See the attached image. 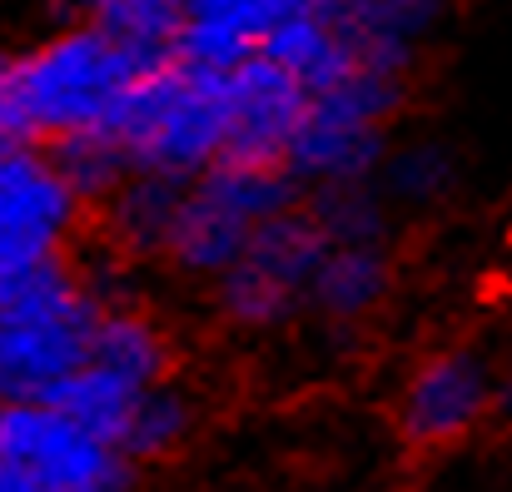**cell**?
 I'll list each match as a JSON object with an SVG mask.
<instances>
[{"label": "cell", "instance_id": "cell-1", "mask_svg": "<svg viewBox=\"0 0 512 492\" xmlns=\"http://www.w3.org/2000/svg\"><path fill=\"white\" fill-rule=\"evenodd\" d=\"M95 319L100 299L75 259L0 279V403H50L90 363Z\"/></svg>", "mask_w": 512, "mask_h": 492}, {"label": "cell", "instance_id": "cell-2", "mask_svg": "<svg viewBox=\"0 0 512 492\" xmlns=\"http://www.w3.org/2000/svg\"><path fill=\"white\" fill-rule=\"evenodd\" d=\"M150 70L135 50H125L115 35H105L90 20H70L35 45L15 50V85L20 110L35 145H55L70 135L110 130L135 80Z\"/></svg>", "mask_w": 512, "mask_h": 492}, {"label": "cell", "instance_id": "cell-3", "mask_svg": "<svg viewBox=\"0 0 512 492\" xmlns=\"http://www.w3.org/2000/svg\"><path fill=\"white\" fill-rule=\"evenodd\" d=\"M110 135L120 140L130 174L194 184L229 150L224 80L194 75L174 60H160L135 80V90L125 95Z\"/></svg>", "mask_w": 512, "mask_h": 492}, {"label": "cell", "instance_id": "cell-4", "mask_svg": "<svg viewBox=\"0 0 512 492\" xmlns=\"http://www.w3.org/2000/svg\"><path fill=\"white\" fill-rule=\"evenodd\" d=\"M289 209H299V179L289 169L219 160L184 189L165 264L189 284H214L239 264L249 239Z\"/></svg>", "mask_w": 512, "mask_h": 492}, {"label": "cell", "instance_id": "cell-5", "mask_svg": "<svg viewBox=\"0 0 512 492\" xmlns=\"http://www.w3.org/2000/svg\"><path fill=\"white\" fill-rule=\"evenodd\" d=\"M329 254V234L314 219V209H289L269 219L239 264L214 279V309L219 319L239 333H274L299 309H309V284Z\"/></svg>", "mask_w": 512, "mask_h": 492}, {"label": "cell", "instance_id": "cell-6", "mask_svg": "<svg viewBox=\"0 0 512 492\" xmlns=\"http://www.w3.org/2000/svg\"><path fill=\"white\" fill-rule=\"evenodd\" d=\"M398 75L383 70H358L343 85L314 95L294 150L284 169L299 184L334 189V184H368L373 169H383V125L398 110Z\"/></svg>", "mask_w": 512, "mask_h": 492}, {"label": "cell", "instance_id": "cell-7", "mask_svg": "<svg viewBox=\"0 0 512 492\" xmlns=\"http://www.w3.org/2000/svg\"><path fill=\"white\" fill-rule=\"evenodd\" d=\"M0 473L35 492H135V463L55 403H0Z\"/></svg>", "mask_w": 512, "mask_h": 492}, {"label": "cell", "instance_id": "cell-8", "mask_svg": "<svg viewBox=\"0 0 512 492\" xmlns=\"http://www.w3.org/2000/svg\"><path fill=\"white\" fill-rule=\"evenodd\" d=\"M85 214L45 145H0V279L75 259Z\"/></svg>", "mask_w": 512, "mask_h": 492}, {"label": "cell", "instance_id": "cell-9", "mask_svg": "<svg viewBox=\"0 0 512 492\" xmlns=\"http://www.w3.org/2000/svg\"><path fill=\"white\" fill-rule=\"evenodd\" d=\"M498 393L503 383L483 353L438 348L408 373L398 393V433L413 448H453L498 408Z\"/></svg>", "mask_w": 512, "mask_h": 492}, {"label": "cell", "instance_id": "cell-10", "mask_svg": "<svg viewBox=\"0 0 512 492\" xmlns=\"http://www.w3.org/2000/svg\"><path fill=\"white\" fill-rule=\"evenodd\" d=\"M309 105H314V95L284 65H274L269 55H249L224 80V110H229V150H224V160L284 169Z\"/></svg>", "mask_w": 512, "mask_h": 492}, {"label": "cell", "instance_id": "cell-11", "mask_svg": "<svg viewBox=\"0 0 512 492\" xmlns=\"http://www.w3.org/2000/svg\"><path fill=\"white\" fill-rule=\"evenodd\" d=\"M324 15L358 50L363 70L403 75L418 45L438 30L443 0H324Z\"/></svg>", "mask_w": 512, "mask_h": 492}, {"label": "cell", "instance_id": "cell-12", "mask_svg": "<svg viewBox=\"0 0 512 492\" xmlns=\"http://www.w3.org/2000/svg\"><path fill=\"white\" fill-rule=\"evenodd\" d=\"M184 189L189 184H179V179L130 174L95 209V234H100L105 254H115L125 264H165V249H170Z\"/></svg>", "mask_w": 512, "mask_h": 492}, {"label": "cell", "instance_id": "cell-13", "mask_svg": "<svg viewBox=\"0 0 512 492\" xmlns=\"http://www.w3.org/2000/svg\"><path fill=\"white\" fill-rule=\"evenodd\" d=\"M90 363L130 378L135 388H155V383L174 378V338L170 328L160 324V314L130 294V299L100 304L95 338H90Z\"/></svg>", "mask_w": 512, "mask_h": 492}, {"label": "cell", "instance_id": "cell-14", "mask_svg": "<svg viewBox=\"0 0 512 492\" xmlns=\"http://www.w3.org/2000/svg\"><path fill=\"white\" fill-rule=\"evenodd\" d=\"M388 284H393V264L383 244H329L309 284V314L329 324H358L388 299Z\"/></svg>", "mask_w": 512, "mask_h": 492}, {"label": "cell", "instance_id": "cell-15", "mask_svg": "<svg viewBox=\"0 0 512 492\" xmlns=\"http://www.w3.org/2000/svg\"><path fill=\"white\" fill-rule=\"evenodd\" d=\"M259 55H269L274 65H284L309 95H324V90H334L348 75L363 70V65H358V50L343 40V30L324 15V5H319L314 15L284 25Z\"/></svg>", "mask_w": 512, "mask_h": 492}, {"label": "cell", "instance_id": "cell-16", "mask_svg": "<svg viewBox=\"0 0 512 492\" xmlns=\"http://www.w3.org/2000/svg\"><path fill=\"white\" fill-rule=\"evenodd\" d=\"M194 428H199V403H194V393L184 388V383H155V388H145L140 393V403H135V413H130V428H125V438H120V453L135 463V468H145V463H165L174 458L189 438H194Z\"/></svg>", "mask_w": 512, "mask_h": 492}, {"label": "cell", "instance_id": "cell-17", "mask_svg": "<svg viewBox=\"0 0 512 492\" xmlns=\"http://www.w3.org/2000/svg\"><path fill=\"white\" fill-rule=\"evenodd\" d=\"M75 15L100 25L105 35H115L125 50H135L150 65L170 60L174 40L189 20L184 0H75Z\"/></svg>", "mask_w": 512, "mask_h": 492}, {"label": "cell", "instance_id": "cell-18", "mask_svg": "<svg viewBox=\"0 0 512 492\" xmlns=\"http://www.w3.org/2000/svg\"><path fill=\"white\" fill-rule=\"evenodd\" d=\"M140 393H145V388H135L130 378H120V373H110V368H100V363H85L50 403H55L60 413H70L80 428H90L95 438H105V443L120 448Z\"/></svg>", "mask_w": 512, "mask_h": 492}, {"label": "cell", "instance_id": "cell-19", "mask_svg": "<svg viewBox=\"0 0 512 492\" xmlns=\"http://www.w3.org/2000/svg\"><path fill=\"white\" fill-rule=\"evenodd\" d=\"M55 169L65 174V184L75 189V199L95 214L125 179H130V160L120 150V140L110 130H90V135H70V140H55L45 145Z\"/></svg>", "mask_w": 512, "mask_h": 492}, {"label": "cell", "instance_id": "cell-20", "mask_svg": "<svg viewBox=\"0 0 512 492\" xmlns=\"http://www.w3.org/2000/svg\"><path fill=\"white\" fill-rule=\"evenodd\" d=\"M324 0H184L194 25H214L224 35H234L239 45H249L254 55L294 20L314 15Z\"/></svg>", "mask_w": 512, "mask_h": 492}, {"label": "cell", "instance_id": "cell-21", "mask_svg": "<svg viewBox=\"0 0 512 492\" xmlns=\"http://www.w3.org/2000/svg\"><path fill=\"white\" fill-rule=\"evenodd\" d=\"M314 219L329 244H383V199L368 184H334L314 194Z\"/></svg>", "mask_w": 512, "mask_h": 492}, {"label": "cell", "instance_id": "cell-22", "mask_svg": "<svg viewBox=\"0 0 512 492\" xmlns=\"http://www.w3.org/2000/svg\"><path fill=\"white\" fill-rule=\"evenodd\" d=\"M453 164L438 145H408L393 160H383V194L398 204H428L448 189Z\"/></svg>", "mask_w": 512, "mask_h": 492}, {"label": "cell", "instance_id": "cell-23", "mask_svg": "<svg viewBox=\"0 0 512 492\" xmlns=\"http://www.w3.org/2000/svg\"><path fill=\"white\" fill-rule=\"evenodd\" d=\"M30 140L25 110H20V85H15V50H0V145Z\"/></svg>", "mask_w": 512, "mask_h": 492}, {"label": "cell", "instance_id": "cell-24", "mask_svg": "<svg viewBox=\"0 0 512 492\" xmlns=\"http://www.w3.org/2000/svg\"><path fill=\"white\" fill-rule=\"evenodd\" d=\"M0 492H35V488H25V483H15V478H5V473H0Z\"/></svg>", "mask_w": 512, "mask_h": 492}, {"label": "cell", "instance_id": "cell-25", "mask_svg": "<svg viewBox=\"0 0 512 492\" xmlns=\"http://www.w3.org/2000/svg\"><path fill=\"white\" fill-rule=\"evenodd\" d=\"M498 403H503V408H508V413H512V378H508V383H503V393H498Z\"/></svg>", "mask_w": 512, "mask_h": 492}]
</instances>
